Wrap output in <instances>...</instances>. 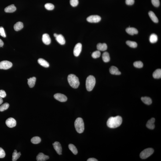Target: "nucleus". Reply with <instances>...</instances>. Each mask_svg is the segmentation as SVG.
Returning <instances> with one entry per match:
<instances>
[{"label":"nucleus","instance_id":"obj_1","mask_svg":"<svg viewBox=\"0 0 161 161\" xmlns=\"http://www.w3.org/2000/svg\"><path fill=\"white\" fill-rule=\"evenodd\" d=\"M122 122V118L120 116L112 117L107 120V125L108 127L111 128H115L120 126Z\"/></svg>","mask_w":161,"mask_h":161},{"label":"nucleus","instance_id":"obj_2","mask_svg":"<svg viewBox=\"0 0 161 161\" xmlns=\"http://www.w3.org/2000/svg\"><path fill=\"white\" fill-rule=\"evenodd\" d=\"M69 83L72 87L77 88L79 86L80 82L77 77L73 74H70L67 77Z\"/></svg>","mask_w":161,"mask_h":161},{"label":"nucleus","instance_id":"obj_3","mask_svg":"<svg viewBox=\"0 0 161 161\" xmlns=\"http://www.w3.org/2000/svg\"><path fill=\"white\" fill-rule=\"evenodd\" d=\"M96 79L94 76L90 75L87 78L86 82V89L88 91H90L93 90L96 84Z\"/></svg>","mask_w":161,"mask_h":161},{"label":"nucleus","instance_id":"obj_4","mask_svg":"<svg viewBox=\"0 0 161 161\" xmlns=\"http://www.w3.org/2000/svg\"><path fill=\"white\" fill-rule=\"evenodd\" d=\"M74 125L75 130L78 133H83L85 129L84 124L82 118H77L75 121Z\"/></svg>","mask_w":161,"mask_h":161},{"label":"nucleus","instance_id":"obj_5","mask_svg":"<svg viewBox=\"0 0 161 161\" xmlns=\"http://www.w3.org/2000/svg\"><path fill=\"white\" fill-rule=\"evenodd\" d=\"M154 150L152 148H148L144 150L140 154V158L142 159H147L153 154Z\"/></svg>","mask_w":161,"mask_h":161},{"label":"nucleus","instance_id":"obj_6","mask_svg":"<svg viewBox=\"0 0 161 161\" xmlns=\"http://www.w3.org/2000/svg\"><path fill=\"white\" fill-rule=\"evenodd\" d=\"M12 64L8 61H3L0 62V69L7 70L12 67Z\"/></svg>","mask_w":161,"mask_h":161},{"label":"nucleus","instance_id":"obj_7","mask_svg":"<svg viewBox=\"0 0 161 161\" xmlns=\"http://www.w3.org/2000/svg\"><path fill=\"white\" fill-rule=\"evenodd\" d=\"M101 20V17L97 15H93L88 17L87 20L90 23H97L99 22Z\"/></svg>","mask_w":161,"mask_h":161},{"label":"nucleus","instance_id":"obj_8","mask_svg":"<svg viewBox=\"0 0 161 161\" xmlns=\"http://www.w3.org/2000/svg\"><path fill=\"white\" fill-rule=\"evenodd\" d=\"M82 45L81 43H78L75 45L74 50V54L75 56L79 55L82 50Z\"/></svg>","mask_w":161,"mask_h":161},{"label":"nucleus","instance_id":"obj_9","mask_svg":"<svg viewBox=\"0 0 161 161\" xmlns=\"http://www.w3.org/2000/svg\"><path fill=\"white\" fill-rule=\"evenodd\" d=\"M54 97L56 100L61 102H64L67 101V98L65 95L58 93L55 94L54 96Z\"/></svg>","mask_w":161,"mask_h":161},{"label":"nucleus","instance_id":"obj_10","mask_svg":"<svg viewBox=\"0 0 161 161\" xmlns=\"http://www.w3.org/2000/svg\"><path fill=\"white\" fill-rule=\"evenodd\" d=\"M7 126L10 128H13L16 125V122L15 120L12 118H10L7 119L5 122Z\"/></svg>","mask_w":161,"mask_h":161},{"label":"nucleus","instance_id":"obj_11","mask_svg":"<svg viewBox=\"0 0 161 161\" xmlns=\"http://www.w3.org/2000/svg\"><path fill=\"white\" fill-rule=\"evenodd\" d=\"M54 148L55 150L58 154L61 155L62 154V147L60 143L56 141L53 144Z\"/></svg>","mask_w":161,"mask_h":161},{"label":"nucleus","instance_id":"obj_12","mask_svg":"<svg viewBox=\"0 0 161 161\" xmlns=\"http://www.w3.org/2000/svg\"><path fill=\"white\" fill-rule=\"evenodd\" d=\"M42 41L44 44L49 45L51 42V40L49 35L47 34H44L42 36Z\"/></svg>","mask_w":161,"mask_h":161},{"label":"nucleus","instance_id":"obj_13","mask_svg":"<svg viewBox=\"0 0 161 161\" xmlns=\"http://www.w3.org/2000/svg\"><path fill=\"white\" fill-rule=\"evenodd\" d=\"M49 157L44 154L42 153H39L37 157V160L38 161H45L49 159Z\"/></svg>","mask_w":161,"mask_h":161},{"label":"nucleus","instance_id":"obj_14","mask_svg":"<svg viewBox=\"0 0 161 161\" xmlns=\"http://www.w3.org/2000/svg\"><path fill=\"white\" fill-rule=\"evenodd\" d=\"M155 121V118H152L149 120L146 124V126L148 129L153 130L155 128L154 123Z\"/></svg>","mask_w":161,"mask_h":161},{"label":"nucleus","instance_id":"obj_15","mask_svg":"<svg viewBox=\"0 0 161 161\" xmlns=\"http://www.w3.org/2000/svg\"><path fill=\"white\" fill-rule=\"evenodd\" d=\"M126 31L128 34L131 35L137 34L138 33L137 30L134 27H129L126 29Z\"/></svg>","mask_w":161,"mask_h":161},{"label":"nucleus","instance_id":"obj_16","mask_svg":"<svg viewBox=\"0 0 161 161\" xmlns=\"http://www.w3.org/2000/svg\"><path fill=\"white\" fill-rule=\"evenodd\" d=\"M110 73L115 75H120L121 74V72L119 71L118 69L116 67L112 66L110 68Z\"/></svg>","mask_w":161,"mask_h":161},{"label":"nucleus","instance_id":"obj_17","mask_svg":"<svg viewBox=\"0 0 161 161\" xmlns=\"http://www.w3.org/2000/svg\"><path fill=\"white\" fill-rule=\"evenodd\" d=\"M57 42L61 45H64L65 43V40L64 37L62 34H59L56 37Z\"/></svg>","mask_w":161,"mask_h":161},{"label":"nucleus","instance_id":"obj_18","mask_svg":"<svg viewBox=\"0 0 161 161\" xmlns=\"http://www.w3.org/2000/svg\"><path fill=\"white\" fill-rule=\"evenodd\" d=\"M16 8L14 5H12L6 7L5 8L4 11L6 13H13L15 11Z\"/></svg>","mask_w":161,"mask_h":161},{"label":"nucleus","instance_id":"obj_19","mask_svg":"<svg viewBox=\"0 0 161 161\" xmlns=\"http://www.w3.org/2000/svg\"><path fill=\"white\" fill-rule=\"evenodd\" d=\"M97 48L98 50L104 51L107 50V46L106 43H99L97 45Z\"/></svg>","mask_w":161,"mask_h":161},{"label":"nucleus","instance_id":"obj_20","mask_svg":"<svg viewBox=\"0 0 161 161\" xmlns=\"http://www.w3.org/2000/svg\"><path fill=\"white\" fill-rule=\"evenodd\" d=\"M28 82L27 83L30 88H32L34 87L35 85L36 78L35 77H33L27 79Z\"/></svg>","mask_w":161,"mask_h":161},{"label":"nucleus","instance_id":"obj_21","mask_svg":"<svg viewBox=\"0 0 161 161\" xmlns=\"http://www.w3.org/2000/svg\"><path fill=\"white\" fill-rule=\"evenodd\" d=\"M38 63L42 66L45 67H48L49 66V64L48 62L44 59L40 58L38 59Z\"/></svg>","mask_w":161,"mask_h":161},{"label":"nucleus","instance_id":"obj_22","mask_svg":"<svg viewBox=\"0 0 161 161\" xmlns=\"http://www.w3.org/2000/svg\"><path fill=\"white\" fill-rule=\"evenodd\" d=\"M149 15L151 20H152L155 23H158L159 22V20L158 18L157 17V16L152 11L149 12Z\"/></svg>","mask_w":161,"mask_h":161},{"label":"nucleus","instance_id":"obj_23","mask_svg":"<svg viewBox=\"0 0 161 161\" xmlns=\"http://www.w3.org/2000/svg\"><path fill=\"white\" fill-rule=\"evenodd\" d=\"M23 27V24L21 22H19L16 23L14 26L15 31H18L21 30Z\"/></svg>","mask_w":161,"mask_h":161},{"label":"nucleus","instance_id":"obj_24","mask_svg":"<svg viewBox=\"0 0 161 161\" xmlns=\"http://www.w3.org/2000/svg\"><path fill=\"white\" fill-rule=\"evenodd\" d=\"M102 58L104 62H107L110 61V58L109 53L107 52H105L103 53Z\"/></svg>","mask_w":161,"mask_h":161},{"label":"nucleus","instance_id":"obj_25","mask_svg":"<svg viewBox=\"0 0 161 161\" xmlns=\"http://www.w3.org/2000/svg\"><path fill=\"white\" fill-rule=\"evenodd\" d=\"M21 155L20 152H17L16 150H15L12 155V161H16L19 159Z\"/></svg>","mask_w":161,"mask_h":161},{"label":"nucleus","instance_id":"obj_26","mask_svg":"<svg viewBox=\"0 0 161 161\" xmlns=\"http://www.w3.org/2000/svg\"><path fill=\"white\" fill-rule=\"evenodd\" d=\"M141 100L143 103L147 105H150L152 104V99L149 97H141Z\"/></svg>","mask_w":161,"mask_h":161},{"label":"nucleus","instance_id":"obj_27","mask_svg":"<svg viewBox=\"0 0 161 161\" xmlns=\"http://www.w3.org/2000/svg\"><path fill=\"white\" fill-rule=\"evenodd\" d=\"M153 76L155 78L159 79L161 77V70L157 69L154 72L153 74Z\"/></svg>","mask_w":161,"mask_h":161},{"label":"nucleus","instance_id":"obj_28","mask_svg":"<svg viewBox=\"0 0 161 161\" xmlns=\"http://www.w3.org/2000/svg\"><path fill=\"white\" fill-rule=\"evenodd\" d=\"M158 40L157 36L155 34H152L150 36L149 41L150 42L152 43H156Z\"/></svg>","mask_w":161,"mask_h":161},{"label":"nucleus","instance_id":"obj_29","mask_svg":"<svg viewBox=\"0 0 161 161\" xmlns=\"http://www.w3.org/2000/svg\"><path fill=\"white\" fill-rule=\"evenodd\" d=\"M69 148L74 155H76L78 153V150L76 147L73 144H70L68 146Z\"/></svg>","mask_w":161,"mask_h":161},{"label":"nucleus","instance_id":"obj_30","mask_svg":"<svg viewBox=\"0 0 161 161\" xmlns=\"http://www.w3.org/2000/svg\"><path fill=\"white\" fill-rule=\"evenodd\" d=\"M32 143L34 144H39L41 142V139L40 137L36 136L33 137L31 140Z\"/></svg>","mask_w":161,"mask_h":161},{"label":"nucleus","instance_id":"obj_31","mask_svg":"<svg viewBox=\"0 0 161 161\" xmlns=\"http://www.w3.org/2000/svg\"><path fill=\"white\" fill-rule=\"evenodd\" d=\"M126 44L131 48H136L137 46V43L133 41H126Z\"/></svg>","mask_w":161,"mask_h":161},{"label":"nucleus","instance_id":"obj_32","mask_svg":"<svg viewBox=\"0 0 161 161\" xmlns=\"http://www.w3.org/2000/svg\"><path fill=\"white\" fill-rule=\"evenodd\" d=\"M9 104L7 103H5L2 104L0 106V111L2 112L8 109L9 107Z\"/></svg>","mask_w":161,"mask_h":161},{"label":"nucleus","instance_id":"obj_33","mask_svg":"<svg viewBox=\"0 0 161 161\" xmlns=\"http://www.w3.org/2000/svg\"><path fill=\"white\" fill-rule=\"evenodd\" d=\"M101 53L100 51H96L93 52L92 54V57L94 59L98 58L101 56Z\"/></svg>","mask_w":161,"mask_h":161},{"label":"nucleus","instance_id":"obj_34","mask_svg":"<svg viewBox=\"0 0 161 161\" xmlns=\"http://www.w3.org/2000/svg\"><path fill=\"white\" fill-rule=\"evenodd\" d=\"M133 65L136 68H141L143 66V64L141 61H136L133 63Z\"/></svg>","mask_w":161,"mask_h":161},{"label":"nucleus","instance_id":"obj_35","mask_svg":"<svg viewBox=\"0 0 161 161\" xmlns=\"http://www.w3.org/2000/svg\"><path fill=\"white\" fill-rule=\"evenodd\" d=\"M45 7L46 9L48 10H52L54 9V6L53 4L47 3L45 4Z\"/></svg>","mask_w":161,"mask_h":161},{"label":"nucleus","instance_id":"obj_36","mask_svg":"<svg viewBox=\"0 0 161 161\" xmlns=\"http://www.w3.org/2000/svg\"><path fill=\"white\" fill-rule=\"evenodd\" d=\"M70 4L72 6L74 7H76L78 5V0H70Z\"/></svg>","mask_w":161,"mask_h":161},{"label":"nucleus","instance_id":"obj_37","mask_svg":"<svg viewBox=\"0 0 161 161\" xmlns=\"http://www.w3.org/2000/svg\"><path fill=\"white\" fill-rule=\"evenodd\" d=\"M152 3L155 7H159L160 5L159 0H152Z\"/></svg>","mask_w":161,"mask_h":161},{"label":"nucleus","instance_id":"obj_38","mask_svg":"<svg viewBox=\"0 0 161 161\" xmlns=\"http://www.w3.org/2000/svg\"><path fill=\"white\" fill-rule=\"evenodd\" d=\"M0 35L3 37H6L4 29L2 27H0Z\"/></svg>","mask_w":161,"mask_h":161},{"label":"nucleus","instance_id":"obj_39","mask_svg":"<svg viewBox=\"0 0 161 161\" xmlns=\"http://www.w3.org/2000/svg\"><path fill=\"white\" fill-rule=\"evenodd\" d=\"M5 155V153L4 150L2 148H0V158H4Z\"/></svg>","mask_w":161,"mask_h":161},{"label":"nucleus","instance_id":"obj_40","mask_svg":"<svg viewBox=\"0 0 161 161\" xmlns=\"http://www.w3.org/2000/svg\"><path fill=\"white\" fill-rule=\"evenodd\" d=\"M6 96V93L4 90H0V97L1 98H4Z\"/></svg>","mask_w":161,"mask_h":161},{"label":"nucleus","instance_id":"obj_41","mask_svg":"<svg viewBox=\"0 0 161 161\" xmlns=\"http://www.w3.org/2000/svg\"><path fill=\"white\" fill-rule=\"evenodd\" d=\"M135 0H126V3L128 5H132L134 4Z\"/></svg>","mask_w":161,"mask_h":161},{"label":"nucleus","instance_id":"obj_42","mask_svg":"<svg viewBox=\"0 0 161 161\" xmlns=\"http://www.w3.org/2000/svg\"><path fill=\"white\" fill-rule=\"evenodd\" d=\"M97 160L94 158H90L88 159L87 161H98Z\"/></svg>","mask_w":161,"mask_h":161},{"label":"nucleus","instance_id":"obj_43","mask_svg":"<svg viewBox=\"0 0 161 161\" xmlns=\"http://www.w3.org/2000/svg\"><path fill=\"white\" fill-rule=\"evenodd\" d=\"M4 45V43L1 39H0V47H2Z\"/></svg>","mask_w":161,"mask_h":161},{"label":"nucleus","instance_id":"obj_44","mask_svg":"<svg viewBox=\"0 0 161 161\" xmlns=\"http://www.w3.org/2000/svg\"><path fill=\"white\" fill-rule=\"evenodd\" d=\"M3 102V101L2 99L0 97V105H1V104Z\"/></svg>","mask_w":161,"mask_h":161},{"label":"nucleus","instance_id":"obj_45","mask_svg":"<svg viewBox=\"0 0 161 161\" xmlns=\"http://www.w3.org/2000/svg\"><path fill=\"white\" fill-rule=\"evenodd\" d=\"M58 35V34H54V36L56 38V37Z\"/></svg>","mask_w":161,"mask_h":161}]
</instances>
